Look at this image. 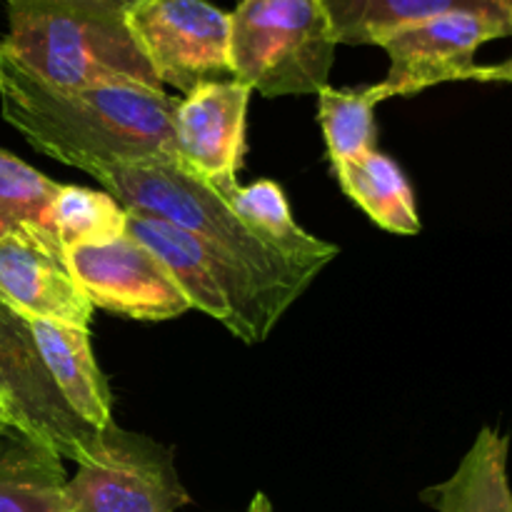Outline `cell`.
<instances>
[{
  "label": "cell",
  "instance_id": "cell-1",
  "mask_svg": "<svg viewBox=\"0 0 512 512\" xmlns=\"http://www.w3.org/2000/svg\"><path fill=\"white\" fill-rule=\"evenodd\" d=\"M178 100L135 83L55 88L0 48V108L35 150L88 173L93 165L178 160Z\"/></svg>",
  "mask_w": 512,
  "mask_h": 512
},
{
  "label": "cell",
  "instance_id": "cell-2",
  "mask_svg": "<svg viewBox=\"0 0 512 512\" xmlns=\"http://www.w3.org/2000/svg\"><path fill=\"white\" fill-rule=\"evenodd\" d=\"M0 48L55 88L135 83L163 88L120 0H8Z\"/></svg>",
  "mask_w": 512,
  "mask_h": 512
},
{
  "label": "cell",
  "instance_id": "cell-3",
  "mask_svg": "<svg viewBox=\"0 0 512 512\" xmlns=\"http://www.w3.org/2000/svg\"><path fill=\"white\" fill-rule=\"evenodd\" d=\"M88 175L130 213L165 220L248 270L285 310L318 278L270 248L220 190L185 170L178 160L93 165Z\"/></svg>",
  "mask_w": 512,
  "mask_h": 512
},
{
  "label": "cell",
  "instance_id": "cell-4",
  "mask_svg": "<svg viewBox=\"0 0 512 512\" xmlns=\"http://www.w3.org/2000/svg\"><path fill=\"white\" fill-rule=\"evenodd\" d=\"M335 48L323 0H240L230 13L233 78L265 98L318 95Z\"/></svg>",
  "mask_w": 512,
  "mask_h": 512
},
{
  "label": "cell",
  "instance_id": "cell-5",
  "mask_svg": "<svg viewBox=\"0 0 512 512\" xmlns=\"http://www.w3.org/2000/svg\"><path fill=\"white\" fill-rule=\"evenodd\" d=\"M70 512H178L190 503L175 458L153 438L108 425L100 445L68 478Z\"/></svg>",
  "mask_w": 512,
  "mask_h": 512
},
{
  "label": "cell",
  "instance_id": "cell-6",
  "mask_svg": "<svg viewBox=\"0 0 512 512\" xmlns=\"http://www.w3.org/2000/svg\"><path fill=\"white\" fill-rule=\"evenodd\" d=\"M130 28L163 85L183 95L210 80H230V13L208 0H143Z\"/></svg>",
  "mask_w": 512,
  "mask_h": 512
},
{
  "label": "cell",
  "instance_id": "cell-7",
  "mask_svg": "<svg viewBox=\"0 0 512 512\" xmlns=\"http://www.w3.org/2000/svg\"><path fill=\"white\" fill-rule=\"evenodd\" d=\"M0 405L10 425L50 445L63 460L85 463L100 445V430L78 418L45 370L30 323L0 303Z\"/></svg>",
  "mask_w": 512,
  "mask_h": 512
},
{
  "label": "cell",
  "instance_id": "cell-8",
  "mask_svg": "<svg viewBox=\"0 0 512 512\" xmlns=\"http://www.w3.org/2000/svg\"><path fill=\"white\" fill-rule=\"evenodd\" d=\"M508 35H512L510 23L468 10L403 25L378 40L388 53L390 70L383 83L370 85V90L383 103L410 98L440 83L470 80L480 45Z\"/></svg>",
  "mask_w": 512,
  "mask_h": 512
},
{
  "label": "cell",
  "instance_id": "cell-9",
  "mask_svg": "<svg viewBox=\"0 0 512 512\" xmlns=\"http://www.w3.org/2000/svg\"><path fill=\"white\" fill-rule=\"evenodd\" d=\"M65 253L93 308L143 323L175 320L190 310L163 263L128 233L108 245L70 248Z\"/></svg>",
  "mask_w": 512,
  "mask_h": 512
},
{
  "label": "cell",
  "instance_id": "cell-10",
  "mask_svg": "<svg viewBox=\"0 0 512 512\" xmlns=\"http://www.w3.org/2000/svg\"><path fill=\"white\" fill-rule=\"evenodd\" d=\"M253 90L240 80H210L178 100L173 115L178 163L223 195L238 188L245 115Z\"/></svg>",
  "mask_w": 512,
  "mask_h": 512
},
{
  "label": "cell",
  "instance_id": "cell-11",
  "mask_svg": "<svg viewBox=\"0 0 512 512\" xmlns=\"http://www.w3.org/2000/svg\"><path fill=\"white\" fill-rule=\"evenodd\" d=\"M0 303L25 320L90 328L93 305L80 290L58 238L10 233L0 238Z\"/></svg>",
  "mask_w": 512,
  "mask_h": 512
},
{
  "label": "cell",
  "instance_id": "cell-12",
  "mask_svg": "<svg viewBox=\"0 0 512 512\" xmlns=\"http://www.w3.org/2000/svg\"><path fill=\"white\" fill-rule=\"evenodd\" d=\"M45 370L68 408L90 428L113 425V395L90 348V333L73 325L28 320Z\"/></svg>",
  "mask_w": 512,
  "mask_h": 512
},
{
  "label": "cell",
  "instance_id": "cell-13",
  "mask_svg": "<svg viewBox=\"0 0 512 512\" xmlns=\"http://www.w3.org/2000/svg\"><path fill=\"white\" fill-rule=\"evenodd\" d=\"M68 473L50 445L15 425L0 430V512H70Z\"/></svg>",
  "mask_w": 512,
  "mask_h": 512
},
{
  "label": "cell",
  "instance_id": "cell-14",
  "mask_svg": "<svg viewBox=\"0 0 512 512\" xmlns=\"http://www.w3.org/2000/svg\"><path fill=\"white\" fill-rule=\"evenodd\" d=\"M508 455V435L485 425L455 473L423 490L420 500L435 512H512Z\"/></svg>",
  "mask_w": 512,
  "mask_h": 512
},
{
  "label": "cell",
  "instance_id": "cell-15",
  "mask_svg": "<svg viewBox=\"0 0 512 512\" xmlns=\"http://www.w3.org/2000/svg\"><path fill=\"white\" fill-rule=\"evenodd\" d=\"M338 45H378L383 35L435 18L468 10L512 25V0H323Z\"/></svg>",
  "mask_w": 512,
  "mask_h": 512
},
{
  "label": "cell",
  "instance_id": "cell-16",
  "mask_svg": "<svg viewBox=\"0 0 512 512\" xmlns=\"http://www.w3.org/2000/svg\"><path fill=\"white\" fill-rule=\"evenodd\" d=\"M343 193L383 230L395 235H418L420 215L408 175L390 155L378 148L360 158L333 165Z\"/></svg>",
  "mask_w": 512,
  "mask_h": 512
},
{
  "label": "cell",
  "instance_id": "cell-17",
  "mask_svg": "<svg viewBox=\"0 0 512 512\" xmlns=\"http://www.w3.org/2000/svg\"><path fill=\"white\" fill-rule=\"evenodd\" d=\"M225 198L230 200L235 213L290 263L320 275L325 265L338 258V245L315 238L295 223L288 198L275 180H258L245 188L238 185Z\"/></svg>",
  "mask_w": 512,
  "mask_h": 512
},
{
  "label": "cell",
  "instance_id": "cell-18",
  "mask_svg": "<svg viewBox=\"0 0 512 512\" xmlns=\"http://www.w3.org/2000/svg\"><path fill=\"white\" fill-rule=\"evenodd\" d=\"M125 225L128 210L113 195L80 185H60L50 208V228L63 250L113 243L123 238Z\"/></svg>",
  "mask_w": 512,
  "mask_h": 512
},
{
  "label": "cell",
  "instance_id": "cell-19",
  "mask_svg": "<svg viewBox=\"0 0 512 512\" xmlns=\"http://www.w3.org/2000/svg\"><path fill=\"white\" fill-rule=\"evenodd\" d=\"M375 100L370 85L363 88H330L318 93V120L325 135L330 165L360 158L378 148V123Z\"/></svg>",
  "mask_w": 512,
  "mask_h": 512
},
{
  "label": "cell",
  "instance_id": "cell-20",
  "mask_svg": "<svg viewBox=\"0 0 512 512\" xmlns=\"http://www.w3.org/2000/svg\"><path fill=\"white\" fill-rule=\"evenodd\" d=\"M60 183L18 155L0 150V238L10 233L53 235L50 208Z\"/></svg>",
  "mask_w": 512,
  "mask_h": 512
},
{
  "label": "cell",
  "instance_id": "cell-21",
  "mask_svg": "<svg viewBox=\"0 0 512 512\" xmlns=\"http://www.w3.org/2000/svg\"><path fill=\"white\" fill-rule=\"evenodd\" d=\"M470 80H478V83H512V55L498 65H475Z\"/></svg>",
  "mask_w": 512,
  "mask_h": 512
},
{
  "label": "cell",
  "instance_id": "cell-22",
  "mask_svg": "<svg viewBox=\"0 0 512 512\" xmlns=\"http://www.w3.org/2000/svg\"><path fill=\"white\" fill-rule=\"evenodd\" d=\"M248 512H273V505L263 493H255V498L248 505Z\"/></svg>",
  "mask_w": 512,
  "mask_h": 512
},
{
  "label": "cell",
  "instance_id": "cell-23",
  "mask_svg": "<svg viewBox=\"0 0 512 512\" xmlns=\"http://www.w3.org/2000/svg\"><path fill=\"white\" fill-rule=\"evenodd\" d=\"M10 425V418H8V410L3 408V405H0V430H5Z\"/></svg>",
  "mask_w": 512,
  "mask_h": 512
},
{
  "label": "cell",
  "instance_id": "cell-24",
  "mask_svg": "<svg viewBox=\"0 0 512 512\" xmlns=\"http://www.w3.org/2000/svg\"><path fill=\"white\" fill-rule=\"evenodd\" d=\"M5 3H8V0H5ZM120 3H123V5H128V8H133V5L143 3V0H120Z\"/></svg>",
  "mask_w": 512,
  "mask_h": 512
}]
</instances>
